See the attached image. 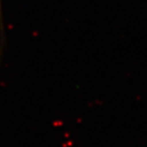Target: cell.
<instances>
[{
    "instance_id": "cell-1",
    "label": "cell",
    "mask_w": 147,
    "mask_h": 147,
    "mask_svg": "<svg viewBox=\"0 0 147 147\" xmlns=\"http://www.w3.org/2000/svg\"><path fill=\"white\" fill-rule=\"evenodd\" d=\"M1 6H0V23H2V20H1Z\"/></svg>"
}]
</instances>
